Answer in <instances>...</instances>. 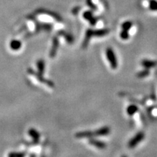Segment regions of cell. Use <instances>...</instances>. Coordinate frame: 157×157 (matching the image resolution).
<instances>
[{
	"label": "cell",
	"instance_id": "8",
	"mask_svg": "<svg viewBox=\"0 0 157 157\" xmlns=\"http://www.w3.org/2000/svg\"><path fill=\"white\" fill-rule=\"evenodd\" d=\"M137 111H138V108L135 105H130L127 108V113L130 116L134 115L135 114L137 113Z\"/></svg>",
	"mask_w": 157,
	"mask_h": 157
},
{
	"label": "cell",
	"instance_id": "7",
	"mask_svg": "<svg viewBox=\"0 0 157 157\" xmlns=\"http://www.w3.org/2000/svg\"><path fill=\"white\" fill-rule=\"evenodd\" d=\"M84 17L86 20H88L91 23V25H92V26H95V25L96 24L97 20L94 18V16H93V15L92 14V12H90V11H87V12H86L84 14Z\"/></svg>",
	"mask_w": 157,
	"mask_h": 157
},
{
	"label": "cell",
	"instance_id": "11",
	"mask_svg": "<svg viewBox=\"0 0 157 157\" xmlns=\"http://www.w3.org/2000/svg\"><path fill=\"white\" fill-rule=\"evenodd\" d=\"M149 9L153 11H157V1H156V0H150Z\"/></svg>",
	"mask_w": 157,
	"mask_h": 157
},
{
	"label": "cell",
	"instance_id": "4",
	"mask_svg": "<svg viewBox=\"0 0 157 157\" xmlns=\"http://www.w3.org/2000/svg\"><path fill=\"white\" fill-rule=\"evenodd\" d=\"M145 137V135L143 132H139L137 133L128 143V147L130 148H134L137 145V144L142 142L143 140Z\"/></svg>",
	"mask_w": 157,
	"mask_h": 157
},
{
	"label": "cell",
	"instance_id": "2",
	"mask_svg": "<svg viewBox=\"0 0 157 157\" xmlns=\"http://www.w3.org/2000/svg\"><path fill=\"white\" fill-rule=\"evenodd\" d=\"M110 30L108 29H98V30H88L86 33L85 40L84 42V46H85L89 41L90 39L92 37H105L107 34H109Z\"/></svg>",
	"mask_w": 157,
	"mask_h": 157
},
{
	"label": "cell",
	"instance_id": "5",
	"mask_svg": "<svg viewBox=\"0 0 157 157\" xmlns=\"http://www.w3.org/2000/svg\"><path fill=\"white\" fill-rule=\"evenodd\" d=\"M141 65H142L145 69H150L156 66L157 62L155 60H151L144 59L141 61Z\"/></svg>",
	"mask_w": 157,
	"mask_h": 157
},
{
	"label": "cell",
	"instance_id": "10",
	"mask_svg": "<svg viewBox=\"0 0 157 157\" xmlns=\"http://www.w3.org/2000/svg\"><path fill=\"white\" fill-rule=\"evenodd\" d=\"M132 27H133V22L130 21V20L124 22V23L122 24V30L129 31Z\"/></svg>",
	"mask_w": 157,
	"mask_h": 157
},
{
	"label": "cell",
	"instance_id": "12",
	"mask_svg": "<svg viewBox=\"0 0 157 157\" xmlns=\"http://www.w3.org/2000/svg\"><path fill=\"white\" fill-rule=\"evenodd\" d=\"M120 38L123 40H127L130 38V34H129L128 31L122 30L120 33Z\"/></svg>",
	"mask_w": 157,
	"mask_h": 157
},
{
	"label": "cell",
	"instance_id": "6",
	"mask_svg": "<svg viewBox=\"0 0 157 157\" xmlns=\"http://www.w3.org/2000/svg\"><path fill=\"white\" fill-rule=\"evenodd\" d=\"M89 143L92 145L96 147V148H99V149H103V148H105L106 147V144L105 143L102 142V141H100V140H95V139H90Z\"/></svg>",
	"mask_w": 157,
	"mask_h": 157
},
{
	"label": "cell",
	"instance_id": "9",
	"mask_svg": "<svg viewBox=\"0 0 157 157\" xmlns=\"http://www.w3.org/2000/svg\"><path fill=\"white\" fill-rule=\"evenodd\" d=\"M149 73H150L149 69H145L144 70L141 71H140V72H138V73H137V76L138 78L142 79V78H145V77H146V76H148V75H149Z\"/></svg>",
	"mask_w": 157,
	"mask_h": 157
},
{
	"label": "cell",
	"instance_id": "3",
	"mask_svg": "<svg viewBox=\"0 0 157 157\" xmlns=\"http://www.w3.org/2000/svg\"><path fill=\"white\" fill-rule=\"evenodd\" d=\"M105 54H106L107 60L109 62L110 66L113 69H117L118 60L114 50L111 48H108L106 49V51H105Z\"/></svg>",
	"mask_w": 157,
	"mask_h": 157
},
{
	"label": "cell",
	"instance_id": "13",
	"mask_svg": "<svg viewBox=\"0 0 157 157\" xmlns=\"http://www.w3.org/2000/svg\"><path fill=\"white\" fill-rule=\"evenodd\" d=\"M20 47V43L18 42V41H12V42L11 43V48H12V49L14 50L19 49Z\"/></svg>",
	"mask_w": 157,
	"mask_h": 157
},
{
	"label": "cell",
	"instance_id": "1",
	"mask_svg": "<svg viewBox=\"0 0 157 157\" xmlns=\"http://www.w3.org/2000/svg\"><path fill=\"white\" fill-rule=\"evenodd\" d=\"M111 132V130L108 127H103L95 131H84L81 132L80 133H77L76 137H94V136H105L108 135Z\"/></svg>",
	"mask_w": 157,
	"mask_h": 157
}]
</instances>
